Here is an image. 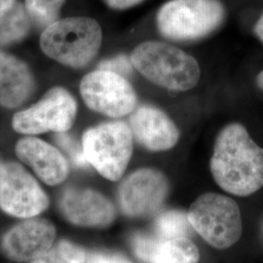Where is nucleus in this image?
Masks as SVG:
<instances>
[{
  "label": "nucleus",
  "instance_id": "obj_1",
  "mask_svg": "<svg viewBox=\"0 0 263 263\" xmlns=\"http://www.w3.org/2000/svg\"><path fill=\"white\" fill-rule=\"evenodd\" d=\"M210 170L216 184L239 197L263 186V148L240 123H230L216 137Z\"/></svg>",
  "mask_w": 263,
  "mask_h": 263
},
{
  "label": "nucleus",
  "instance_id": "obj_2",
  "mask_svg": "<svg viewBox=\"0 0 263 263\" xmlns=\"http://www.w3.org/2000/svg\"><path fill=\"white\" fill-rule=\"evenodd\" d=\"M132 65L151 83L170 91L184 92L198 84L197 60L181 49L161 41H144L131 53Z\"/></svg>",
  "mask_w": 263,
  "mask_h": 263
},
{
  "label": "nucleus",
  "instance_id": "obj_3",
  "mask_svg": "<svg viewBox=\"0 0 263 263\" xmlns=\"http://www.w3.org/2000/svg\"><path fill=\"white\" fill-rule=\"evenodd\" d=\"M103 41L100 24L89 17L58 20L44 29L40 46L48 57L66 66L82 68L99 53Z\"/></svg>",
  "mask_w": 263,
  "mask_h": 263
},
{
  "label": "nucleus",
  "instance_id": "obj_4",
  "mask_svg": "<svg viewBox=\"0 0 263 263\" xmlns=\"http://www.w3.org/2000/svg\"><path fill=\"white\" fill-rule=\"evenodd\" d=\"M226 18L220 0H170L158 10L156 26L163 37L192 42L214 33Z\"/></svg>",
  "mask_w": 263,
  "mask_h": 263
},
{
  "label": "nucleus",
  "instance_id": "obj_5",
  "mask_svg": "<svg viewBox=\"0 0 263 263\" xmlns=\"http://www.w3.org/2000/svg\"><path fill=\"white\" fill-rule=\"evenodd\" d=\"M190 226L208 244L218 250L235 245L243 234L239 205L232 198L204 193L191 204L187 213Z\"/></svg>",
  "mask_w": 263,
  "mask_h": 263
},
{
  "label": "nucleus",
  "instance_id": "obj_6",
  "mask_svg": "<svg viewBox=\"0 0 263 263\" xmlns=\"http://www.w3.org/2000/svg\"><path fill=\"white\" fill-rule=\"evenodd\" d=\"M129 124L115 121L85 132L82 148L87 162L104 179L118 181L126 172L134 149Z\"/></svg>",
  "mask_w": 263,
  "mask_h": 263
},
{
  "label": "nucleus",
  "instance_id": "obj_7",
  "mask_svg": "<svg viewBox=\"0 0 263 263\" xmlns=\"http://www.w3.org/2000/svg\"><path fill=\"white\" fill-rule=\"evenodd\" d=\"M80 94L93 111L112 118L131 114L138 105V96L124 76L98 69L83 77Z\"/></svg>",
  "mask_w": 263,
  "mask_h": 263
},
{
  "label": "nucleus",
  "instance_id": "obj_8",
  "mask_svg": "<svg viewBox=\"0 0 263 263\" xmlns=\"http://www.w3.org/2000/svg\"><path fill=\"white\" fill-rule=\"evenodd\" d=\"M49 198L28 171L0 157V208L10 216L30 218L42 214Z\"/></svg>",
  "mask_w": 263,
  "mask_h": 263
},
{
  "label": "nucleus",
  "instance_id": "obj_9",
  "mask_svg": "<svg viewBox=\"0 0 263 263\" xmlns=\"http://www.w3.org/2000/svg\"><path fill=\"white\" fill-rule=\"evenodd\" d=\"M76 113L74 98L64 88H54L37 104L15 114L12 125L15 131L25 135L65 133L72 127Z\"/></svg>",
  "mask_w": 263,
  "mask_h": 263
},
{
  "label": "nucleus",
  "instance_id": "obj_10",
  "mask_svg": "<svg viewBox=\"0 0 263 263\" xmlns=\"http://www.w3.org/2000/svg\"><path fill=\"white\" fill-rule=\"evenodd\" d=\"M170 192L166 176L153 168L137 170L118 188L119 206L125 216L142 218L156 214Z\"/></svg>",
  "mask_w": 263,
  "mask_h": 263
},
{
  "label": "nucleus",
  "instance_id": "obj_11",
  "mask_svg": "<svg viewBox=\"0 0 263 263\" xmlns=\"http://www.w3.org/2000/svg\"><path fill=\"white\" fill-rule=\"evenodd\" d=\"M56 236V227L51 221L30 217L13 226L4 235L1 251L12 261L29 262L50 250Z\"/></svg>",
  "mask_w": 263,
  "mask_h": 263
},
{
  "label": "nucleus",
  "instance_id": "obj_12",
  "mask_svg": "<svg viewBox=\"0 0 263 263\" xmlns=\"http://www.w3.org/2000/svg\"><path fill=\"white\" fill-rule=\"evenodd\" d=\"M60 208L70 223L81 227H106L116 218L112 202L92 188H66L60 200Z\"/></svg>",
  "mask_w": 263,
  "mask_h": 263
},
{
  "label": "nucleus",
  "instance_id": "obj_13",
  "mask_svg": "<svg viewBox=\"0 0 263 263\" xmlns=\"http://www.w3.org/2000/svg\"><path fill=\"white\" fill-rule=\"evenodd\" d=\"M129 126L134 139L147 151H170L179 140L177 125L167 113L152 105L137 107L131 113Z\"/></svg>",
  "mask_w": 263,
  "mask_h": 263
},
{
  "label": "nucleus",
  "instance_id": "obj_14",
  "mask_svg": "<svg viewBox=\"0 0 263 263\" xmlns=\"http://www.w3.org/2000/svg\"><path fill=\"white\" fill-rule=\"evenodd\" d=\"M16 154L48 185L66 180L69 167L66 157L56 147L36 138H24L16 144Z\"/></svg>",
  "mask_w": 263,
  "mask_h": 263
},
{
  "label": "nucleus",
  "instance_id": "obj_15",
  "mask_svg": "<svg viewBox=\"0 0 263 263\" xmlns=\"http://www.w3.org/2000/svg\"><path fill=\"white\" fill-rule=\"evenodd\" d=\"M34 90V79L27 65L16 57L0 53V105L15 108Z\"/></svg>",
  "mask_w": 263,
  "mask_h": 263
},
{
  "label": "nucleus",
  "instance_id": "obj_16",
  "mask_svg": "<svg viewBox=\"0 0 263 263\" xmlns=\"http://www.w3.org/2000/svg\"><path fill=\"white\" fill-rule=\"evenodd\" d=\"M30 18L19 0H0V44L19 41L28 34Z\"/></svg>",
  "mask_w": 263,
  "mask_h": 263
},
{
  "label": "nucleus",
  "instance_id": "obj_17",
  "mask_svg": "<svg viewBox=\"0 0 263 263\" xmlns=\"http://www.w3.org/2000/svg\"><path fill=\"white\" fill-rule=\"evenodd\" d=\"M200 252L188 237L160 239L152 263H199Z\"/></svg>",
  "mask_w": 263,
  "mask_h": 263
},
{
  "label": "nucleus",
  "instance_id": "obj_18",
  "mask_svg": "<svg viewBox=\"0 0 263 263\" xmlns=\"http://www.w3.org/2000/svg\"><path fill=\"white\" fill-rule=\"evenodd\" d=\"M190 227L187 214L179 211H167L156 217L154 221L155 232L162 240L187 237Z\"/></svg>",
  "mask_w": 263,
  "mask_h": 263
},
{
  "label": "nucleus",
  "instance_id": "obj_19",
  "mask_svg": "<svg viewBox=\"0 0 263 263\" xmlns=\"http://www.w3.org/2000/svg\"><path fill=\"white\" fill-rule=\"evenodd\" d=\"M88 255L79 245L62 240L29 263H86Z\"/></svg>",
  "mask_w": 263,
  "mask_h": 263
},
{
  "label": "nucleus",
  "instance_id": "obj_20",
  "mask_svg": "<svg viewBox=\"0 0 263 263\" xmlns=\"http://www.w3.org/2000/svg\"><path fill=\"white\" fill-rule=\"evenodd\" d=\"M66 0H25L30 21L46 28L59 19L60 10Z\"/></svg>",
  "mask_w": 263,
  "mask_h": 263
},
{
  "label": "nucleus",
  "instance_id": "obj_21",
  "mask_svg": "<svg viewBox=\"0 0 263 263\" xmlns=\"http://www.w3.org/2000/svg\"><path fill=\"white\" fill-rule=\"evenodd\" d=\"M56 140L60 146L66 151L76 165L84 167L87 164H89L85 158L83 148H80L78 143L70 136L66 135V132L58 133Z\"/></svg>",
  "mask_w": 263,
  "mask_h": 263
},
{
  "label": "nucleus",
  "instance_id": "obj_22",
  "mask_svg": "<svg viewBox=\"0 0 263 263\" xmlns=\"http://www.w3.org/2000/svg\"><path fill=\"white\" fill-rule=\"evenodd\" d=\"M133 68L134 66L132 65L130 57L125 56V55H119V56L114 57L112 59L104 61L99 66V69L112 71L124 77L125 76L131 74Z\"/></svg>",
  "mask_w": 263,
  "mask_h": 263
},
{
  "label": "nucleus",
  "instance_id": "obj_23",
  "mask_svg": "<svg viewBox=\"0 0 263 263\" xmlns=\"http://www.w3.org/2000/svg\"><path fill=\"white\" fill-rule=\"evenodd\" d=\"M86 263H131L128 259L117 254L97 253L88 255Z\"/></svg>",
  "mask_w": 263,
  "mask_h": 263
},
{
  "label": "nucleus",
  "instance_id": "obj_24",
  "mask_svg": "<svg viewBox=\"0 0 263 263\" xmlns=\"http://www.w3.org/2000/svg\"><path fill=\"white\" fill-rule=\"evenodd\" d=\"M144 0H104V3L114 10L130 9L139 4H141Z\"/></svg>",
  "mask_w": 263,
  "mask_h": 263
},
{
  "label": "nucleus",
  "instance_id": "obj_25",
  "mask_svg": "<svg viewBox=\"0 0 263 263\" xmlns=\"http://www.w3.org/2000/svg\"><path fill=\"white\" fill-rule=\"evenodd\" d=\"M254 34L263 43V13L255 23L254 28Z\"/></svg>",
  "mask_w": 263,
  "mask_h": 263
},
{
  "label": "nucleus",
  "instance_id": "obj_26",
  "mask_svg": "<svg viewBox=\"0 0 263 263\" xmlns=\"http://www.w3.org/2000/svg\"><path fill=\"white\" fill-rule=\"evenodd\" d=\"M256 85L263 92V70H261L258 76H256Z\"/></svg>",
  "mask_w": 263,
  "mask_h": 263
}]
</instances>
